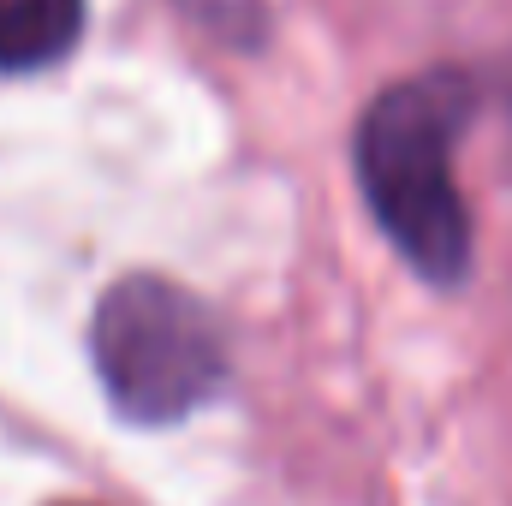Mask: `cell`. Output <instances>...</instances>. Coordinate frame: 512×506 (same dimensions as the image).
<instances>
[{
    "label": "cell",
    "instance_id": "6da1fadb",
    "mask_svg": "<svg viewBox=\"0 0 512 506\" xmlns=\"http://www.w3.org/2000/svg\"><path fill=\"white\" fill-rule=\"evenodd\" d=\"M471 102L459 72H429L382 90L358 126V185L376 227L441 286L471 268V215L453 185V137L471 120Z\"/></svg>",
    "mask_w": 512,
    "mask_h": 506
},
{
    "label": "cell",
    "instance_id": "7a4b0ae2",
    "mask_svg": "<svg viewBox=\"0 0 512 506\" xmlns=\"http://www.w3.org/2000/svg\"><path fill=\"white\" fill-rule=\"evenodd\" d=\"M96 376L131 423H179L227 381V340L209 304L161 274H126L90 322Z\"/></svg>",
    "mask_w": 512,
    "mask_h": 506
},
{
    "label": "cell",
    "instance_id": "3957f363",
    "mask_svg": "<svg viewBox=\"0 0 512 506\" xmlns=\"http://www.w3.org/2000/svg\"><path fill=\"white\" fill-rule=\"evenodd\" d=\"M84 0H0V72H42L72 54Z\"/></svg>",
    "mask_w": 512,
    "mask_h": 506
},
{
    "label": "cell",
    "instance_id": "277c9868",
    "mask_svg": "<svg viewBox=\"0 0 512 506\" xmlns=\"http://www.w3.org/2000/svg\"><path fill=\"white\" fill-rule=\"evenodd\" d=\"M179 12H191L215 42L256 48L268 30V0H179Z\"/></svg>",
    "mask_w": 512,
    "mask_h": 506
}]
</instances>
